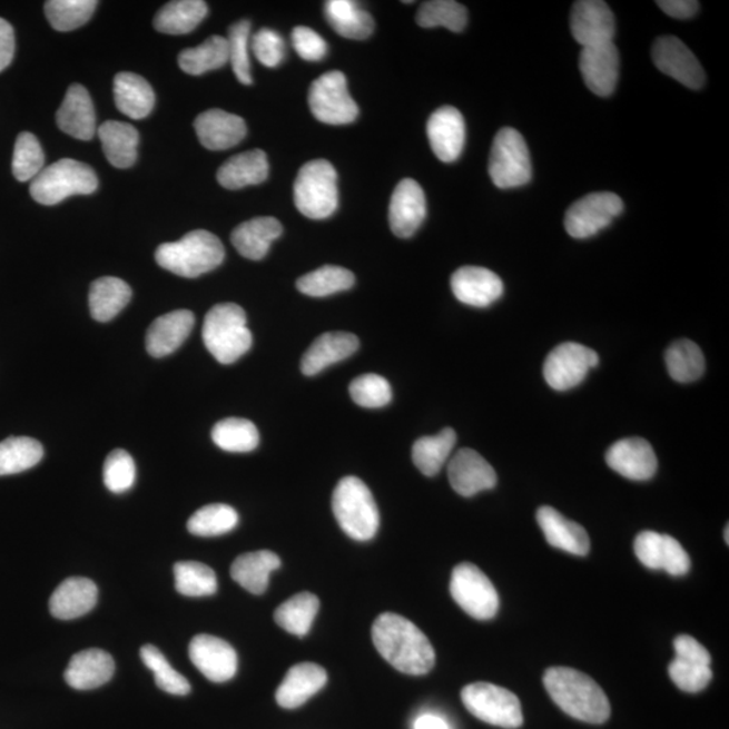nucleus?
<instances>
[{
  "label": "nucleus",
  "mask_w": 729,
  "mask_h": 729,
  "mask_svg": "<svg viewBox=\"0 0 729 729\" xmlns=\"http://www.w3.org/2000/svg\"><path fill=\"white\" fill-rule=\"evenodd\" d=\"M372 639L380 656L404 674L424 676L435 666V651L428 638L401 614H380L372 627Z\"/></svg>",
  "instance_id": "obj_1"
},
{
  "label": "nucleus",
  "mask_w": 729,
  "mask_h": 729,
  "mask_svg": "<svg viewBox=\"0 0 729 729\" xmlns=\"http://www.w3.org/2000/svg\"><path fill=\"white\" fill-rule=\"evenodd\" d=\"M543 684L549 696L572 718L602 725L611 716V703L599 683L581 671L570 668H551L544 673Z\"/></svg>",
  "instance_id": "obj_2"
},
{
  "label": "nucleus",
  "mask_w": 729,
  "mask_h": 729,
  "mask_svg": "<svg viewBox=\"0 0 729 729\" xmlns=\"http://www.w3.org/2000/svg\"><path fill=\"white\" fill-rule=\"evenodd\" d=\"M225 247L213 233L195 230L176 243L158 246L156 262L161 268L187 278L208 274L224 263Z\"/></svg>",
  "instance_id": "obj_3"
},
{
  "label": "nucleus",
  "mask_w": 729,
  "mask_h": 729,
  "mask_svg": "<svg viewBox=\"0 0 729 729\" xmlns=\"http://www.w3.org/2000/svg\"><path fill=\"white\" fill-rule=\"evenodd\" d=\"M246 322L245 311L238 304H218L208 311L203 325V342L219 364H234L250 351L253 335Z\"/></svg>",
  "instance_id": "obj_4"
},
{
  "label": "nucleus",
  "mask_w": 729,
  "mask_h": 729,
  "mask_svg": "<svg viewBox=\"0 0 729 729\" xmlns=\"http://www.w3.org/2000/svg\"><path fill=\"white\" fill-rule=\"evenodd\" d=\"M333 512L342 531L354 541L366 542L376 536L380 513L364 481L353 475L342 479L333 493Z\"/></svg>",
  "instance_id": "obj_5"
},
{
  "label": "nucleus",
  "mask_w": 729,
  "mask_h": 729,
  "mask_svg": "<svg viewBox=\"0 0 729 729\" xmlns=\"http://www.w3.org/2000/svg\"><path fill=\"white\" fill-rule=\"evenodd\" d=\"M98 176L90 165L62 158L43 168L30 184V195L43 206H55L73 195H90L97 191Z\"/></svg>",
  "instance_id": "obj_6"
},
{
  "label": "nucleus",
  "mask_w": 729,
  "mask_h": 729,
  "mask_svg": "<svg viewBox=\"0 0 729 729\" xmlns=\"http://www.w3.org/2000/svg\"><path fill=\"white\" fill-rule=\"evenodd\" d=\"M294 198L304 217L315 220L332 217L339 203L337 170L326 160L303 165L296 177Z\"/></svg>",
  "instance_id": "obj_7"
},
{
  "label": "nucleus",
  "mask_w": 729,
  "mask_h": 729,
  "mask_svg": "<svg viewBox=\"0 0 729 729\" xmlns=\"http://www.w3.org/2000/svg\"><path fill=\"white\" fill-rule=\"evenodd\" d=\"M461 699L467 711L486 725L505 729L523 726L522 706L509 689L493 683L475 682L462 689Z\"/></svg>",
  "instance_id": "obj_8"
},
{
  "label": "nucleus",
  "mask_w": 729,
  "mask_h": 729,
  "mask_svg": "<svg viewBox=\"0 0 729 729\" xmlns=\"http://www.w3.org/2000/svg\"><path fill=\"white\" fill-rule=\"evenodd\" d=\"M490 175L502 189L523 187L532 176L529 146L515 129L505 128L494 137L490 157Z\"/></svg>",
  "instance_id": "obj_9"
},
{
  "label": "nucleus",
  "mask_w": 729,
  "mask_h": 729,
  "mask_svg": "<svg viewBox=\"0 0 729 729\" xmlns=\"http://www.w3.org/2000/svg\"><path fill=\"white\" fill-rule=\"evenodd\" d=\"M450 593L469 617L490 620L498 614L500 600L496 588L473 563H461L453 570Z\"/></svg>",
  "instance_id": "obj_10"
},
{
  "label": "nucleus",
  "mask_w": 729,
  "mask_h": 729,
  "mask_svg": "<svg viewBox=\"0 0 729 729\" xmlns=\"http://www.w3.org/2000/svg\"><path fill=\"white\" fill-rule=\"evenodd\" d=\"M308 105L314 117L326 125H348L357 119L359 110L347 90L346 76L329 71L313 82Z\"/></svg>",
  "instance_id": "obj_11"
},
{
  "label": "nucleus",
  "mask_w": 729,
  "mask_h": 729,
  "mask_svg": "<svg viewBox=\"0 0 729 729\" xmlns=\"http://www.w3.org/2000/svg\"><path fill=\"white\" fill-rule=\"evenodd\" d=\"M624 210L623 200L612 193H595L575 201L565 217L570 237L585 239L610 226Z\"/></svg>",
  "instance_id": "obj_12"
},
{
  "label": "nucleus",
  "mask_w": 729,
  "mask_h": 729,
  "mask_svg": "<svg viewBox=\"0 0 729 729\" xmlns=\"http://www.w3.org/2000/svg\"><path fill=\"white\" fill-rule=\"evenodd\" d=\"M598 365L599 356L592 348L567 342L556 346L544 361V380L555 391H569L580 385Z\"/></svg>",
  "instance_id": "obj_13"
},
{
  "label": "nucleus",
  "mask_w": 729,
  "mask_h": 729,
  "mask_svg": "<svg viewBox=\"0 0 729 729\" xmlns=\"http://www.w3.org/2000/svg\"><path fill=\"white\" fill-rule=\"evenodd\" d=\"M651 56L659 71L681 82L684 87L700 90L706 82V73H703L700 61L680 38L659 37L652 46Z\"/></svg>",
  "instance_id": "obj_14"
},
{
  "label": "nucleus",
  "mask_w": 729,
  "mask_h": 729,
  "mask_svg": "<svg viewBox=\"0 0 729 729\" xmlns=\"http://www.w3.org/2000/svg\"><path fill=\"white\" fill-rule=\"evenodd\" d=\"M638 560L651 570H664L673 577L688 574L692 562L690 556L673 536L643 531L633 544Z\"/></svg>",
  "instance_id": "obj_15"
},
{
  "label": "nucleus",
  "mask_w": 729,
  "mask_h": 729,
  "mask_svg": "<svg viewBox=\"0 0 729 729\" xmlns=\"http://www.w3.org/2000/svg\"><path fill=\"white\" fill-rule=\"evenodd\" d=\"M570 30L582 48L613 42L617 21L610 6L600 0H580L570 14Z\"/></svg>",
  "instance_id": "obj_16"
},
{
  "label": "nucleus",
  "mask_w": 729,
  "mask_h": 729,
  "mask_svg": "<svg viewBox=\"0 0 729 729\" xmlns=\"http://www.w3.org/2000/svg\"><path fill=\"white\" fill-rule=\"evenodd\" d=\"M188 652L196 669L207 680L220 683L237 674V652L224 639L201 633L191 640Z\"/></svg>",
  "instance_id": "obj_17"
},
{
  "label": "nucleus",
  "mask_w": 729,
  "mask_h": 729,
  "mask_svg": "<svg viewBox=\"0 0 729 729\" xmlns=\"http://www.w3.org/2000/svg\"><path fill=\"white\" fill-rule=\"evenodd\" d=\"M450 485L464 498L493 490L498 475L484 456L475 450L461 449L453 455L447 467Z\"/></svg>",
  "instance_id": "obj_18"
},
{
  "label": "nucleus",
  "mask_w": 729,
  "mask_h": 729,
  "mask_svg": "<svg viewBox=\"0 0 729 729\" xmlns=\"http://www.w3.org/2000/svg\"><path fill=\"white\" fill-rule=\"evenodd\" d=\"M612 471L632 481L654 477L658 460L654 449L643 437H625L614 443L605 454Z\"/></svg>",
  "instance_id": "obj_19"
},
{
  "label": "nucleus",
  "mask_w": 729,
  "mask_h": 729,
  "mask_svg": "<svg viewBox=\"0 0 729 729\" xmlns=\"http://www.w3.org/2000/svg\"><path fill=\"white\" fill-rule=\"evenodd\" d=\"M427 205L423 189L415 180L404 179L393 191L390 205V225L398 238L414 236L426 218Z\"/></svg>",
  "instance_id": "obj_20"
},
{
  "label": "nucleus",
  "mask_w": 729,
  "mask_h": 729,
  "mask_svg": "<svg viewBox=\"0 0 729 729\" xmlns=\"http://www.w3.org/2000/svg\"><path fill=\"white\" fill-rule=\"evenodd\" d=\"M619 62L618 48L613 42L582 48L580 71L589 90L601 98L610 97L618 85Z\"/></svg>",
  "instance_id": "obj_21"
},
{
  "label": "nucleus",
  "mask_w": 729,
  "mask_h": 729,
  "mask_svg": "<svg viewBox=\"0 0 729 729\" xmlns=\"http://www.w3.org/2000/svg\"><path fill=\"white\" fill-rule=\"evenodd\" d=\"M427 136L431 149L441 161L459 160L465 146V119L454 107H441L428 119Z\"/></svg>",
  "instance_id": "obj_22"
},
{
  "label": "nucleus",
  "mask_w": 729,
  "mask_h": 729,
  "mask_svg": "<svg viewBox=\"0 0 729 729\" xmlns=\"http://www.w3.org/2000/svg\"><path fill=\"white\" fill-rule=\"evenodd\" d=\"M452 290L466 306L485 308L503 296L502 278L481 266H462L452 276Z\"/></svg>",
  "instance_id": "obj_23"
},
{
  "label": "nucleus",
  "mask_w": 729,
  "mask_h": 729,
  "mask_svg": "<svg viewBox=\"0 0 729 729\" xmlns=\"http://www.w3.org/2000/svg\"><path fill=\"white\" fill-rule=\"evenodd\" d=\"M194 325L195 316L188 309H176L160 316L146 333V351L156 358L169 356L186 342Z\"/></svg>",
  "instance_id": "obj_24"
},
{
  "label": "nucleus",
  "mask_w": 729,
  "mask_h": 729,
  "mask_svg": "<svg viewBox=\"0 0 729 729\" xmlns=\"http://www.w3.org/2000/svg\"><path fill=\"white\" fill-rule=\"evenodd\" d=\"M56 120L59 129L66 135L81 141H90L97 131V117L86 87L73 85L68 88Z\"/></svg>",
  "instance_id": "obj_25"
},
{
  "label": "nucleus",
  "mask_w": 729,
  "mask_h": 729,
  "mask_svg": "<svg viewBox=\"0 0 729 729\" xmlns=\"http://www.w3.org/2000/svg\"><path fill=\"white\" fill-rule=\"evenodd\" d=\"M194 126L200 144L210 150L230 149L246 137L245 120L224 110L201 112Z\"/></svg>",
  "instance_id": "obj_26"
},
{
  "label": "nucleus",
  "mask_w": 729,
  "mask_h": 729,
  "mask_svg": "<svg viewBox=\"0 0 729 729\" xmlns=\"http://www.w3.org/2000/svg\"><path fill=\"white\" fill-rule=\"evenodd\" d=\"M326 683L327 673L322 666L309 662L292 666L277 688L276 701L284 709L299 708L321 692Z\"/></svg>",
  "instance_id": "obj_27"
},
{
  "label": "nucleus",
  "mask_w": 729,
  "mask_h": 729,
  "mask_svg": "<svg viewBox=\"0 0 729 729\" xmlns=\"http://www.w3.org/2000/svg\"><path fill=\"white\" fill-rule=\"evenodd\" d=\"M536 520L550 546L573 555H588L591 550V539L580 524L561 515L551 506H541L538 510Z\"/></svg>",
  "instance_id": "obj_28"
},
{
  "label": "nucleus",
  "mask_w": 729,
  "mask_h": 729,
  "mask_svg": "<svg viewBox=\"0 0 729 729\" xmlns=\"http://www.w3.org/2000/svg\"><path fill=\"white\" fill-rule=\"evenodd\" d=\"M98 602V587L82 577L62 581L50 598L49 608L56 619L73 620L85 617Z\"/></svg>",
  "instance_id": "obj_29"
},
{
  "label": "nucleus",
  "mask_w": 729,
  "mask_h": 729,
  "mask_svg": "<svg viewBox=\"0 0 729 729\" xmlns=\"http://www.w3.org/2000/svg\"><path fill=\"white\" fill-rule=\"evenodd\" d=\"M359 339L356 335L345 332L326 333L314 341L302 359V372L306 376L325 371L326 367L339 363L358 351Z\"/></svg>",
  "instance_id": "obj_30"
},
{
  "label": "nucleus",
  "mask_w": 729,
  "mask_h": 729,
  "mask_svg": "<svg viewBox=\"0 0 729 729\" xmlns=\"http://www.w3.org/2000/svg\"><path fill=\"white\" fill-rule=\"evenodd\" d=\"M116 663L109 652L90 649L73 656L66 670V681L76 690H91L111 680Z\"/></svg>",
  "instance_id": "obj_31"
},
{
  "label": "nucleus",
  "mask_w": 729,
  "mask_h": 729,
  "mask_svg": "<svg viewBox=\"0 0 729 729\" xmlns=\"http://www.w3.org/2000/svg\"><path fill=\"white\" fill-rule=\"evenodd\" d=\"M282 234L283 226L276 218H255L244 221L233 231L231 243L240 256L258 262L268 255L272 243Z\"/></svg>",
  "instance_id": "obj_32"
},
{
  "label": "nucleus",
  "mask_w": 729,
  "mask_h": 729,
  "mask_svg": "<svg viewBox=\"0 0 729 729\" xmlns=\"http://www.w3.org/2000/svg\"><path fill=\"white\" fill-rule=\"evenodd\" d=\"M114 98L118 110L131 119H144L155 109L154 88L136 73L120 72L116 76Z\"/></svg>",
  "instance_id": "obj_33"
},
{
  "label": "nucleus",
  "mask_w": 729,
  "mask_h": 729,
  "mask_svg": "<svg viewBox=\"0 0 729 729\" xmlns=\"http://www.w3.org/2000/svg\"><path fill=\"white\" fill-rule=\"evenodd\" d=\"M280 556L269 550L239 555L233 562L231 579L253 594H263L269 585L272 573L280 569Z\"/></svg>",
  "instance_id": "obj_34"
},
{
  "label": "nucleus",
  "mask_w": 729,
  "mask_h": 729,
  "mask_svg": "<svg viewBox=\"0 0 729 729\" xmlns=\"http://www.w3.org/2000/svg\"><path fill=\"white\" fill-rule=\"evenodd\" d=\"M269 164L263 150H249L227 160L218 170V181L227 189L257 186L268 179Z\"/></svg>",
  "instance_id": "obj_35"
},
{
  "label": "nucleus",
  "mask_w": 729,
  "mask_h": 729,
  "mask_svg": "<svg viewBox=\"0 0 729 729\" xmlns=\"http://www.w3.org/2000/svg\"><path fill=\"white\" fill-rule=\"evenodd\" d=\"M98 135L107 160L112 167L126 169L137 160L138 131L135 126L118 120H107Z\"/></svg>",
  "instance_id": "obj_36"
},
{
  "label": "nucleus",
  "mask_w": 729,
  "mask_h": 729,
  "mask_svg": "<svg viewBox=\"0 0 729 729\" xmlns=\"http://www.w3.org/2000/svg\"><path fill=\"white\" fill-rule=\"evenodd\" d=\"M325 16L332 28L348 40H365L374 31L370 12L353 0H328Z\"/></svg>",
  "instance_id": "obj_37"
},
{
  "label": "nucleus",
  "mask_w": 729,
  "mask_h": 729,
  "mask_svg": "<svg viewBox=\"0 0 729 729\" xmlns=\"http://www.w3.org/2000/svg\"><path fill=\"white\" fill-rule=\"evenodd\" d=\"M130 285L118 277H100L91 285L90 311L98 322H109L120 313L131 301Z\"/></svg>",
  "instance_id": "obj_38"
},
{
  "label": "nucleus",
  "mask_w": 729,
  "mask_h": 729,
  "mask_svg": "<svg viewBox=\"0 0 729 729\" xmlns=\"http://www.w3.org/2000/svg\"><path fill=\"white\" fill-rule=\"evenodd\" d=\"M207 12V3L201 0H176L157 12L155 29L164 35H188L199 27Z\"/></svg>",
  "instance_id": "obj_39"
},
{
  "label": "nucleus",
  "mask_w": 729,
  "mask_h": 729,
  "mask_svg": "<svg viewBox=\"0 0 729 729\" xmlns=\"http://www.w3.org/2000/svg\"><path fill=\"white\" fill-rule=\"evenodd\" d=\"M455 443V431L449 427L443 428L440 434L420 437L412 447V460L424 475L433 477L446 464Z\"/></svg>",
  "instance_id": "obj_40"
},
{
  "label": "nucleus",
  "mask_w": 729,
  "mask_h": 729,
  "mask_svg": "<svg viewBox=\"0 0 729 729\" xmlns=\"http://www.w3.org/2000/svg\"><path fill=\"white\" fill-rule=\"evenodd\" d=\"M321 602L315 594L302 592L283 602L275 612V620L283 630L295 637H306L313 627Z\"/></svg>",
  "instance_id": "obj_41"
},
{
  "label": "nucleus",
  "mask_w": 729,
  "mask_h": 729,
  "mask_svg": "<svg viewBox=\"0 0 729 729\" xmlns=\"http://www.w3.org/2000/svg\"><path fill=\"white\" fill-rule=\"evenodd\" d=\"M228 62L227 38L213 36L199 47L184 49L179 55V66L184 72L199 76L215 71Z\"/></svg>",
  "instance_id": "obj_42"
},
{
  "label": "nucleus",
  "mask_w": 729,
  "mask_h": 729,
  "mask_svg": "<svg viewBox=\"0 0 729 729\" xmlns=\"http://www.w3.org/2000/svg\"><path fill=\"white\" fill-rule=\"evenodd\" d=\"M43 447L29 436H10L0 442V477L18 474L40 464Z\"/></svg>",
  "instance_id": "obj_43"
},
{
  "label": "nucleus",
  "mask_w": 729,
  "mask_h": 729,
  "mask_svg": "<svg viewBox=\"0 0 729 729\" xmlns=\"http://www.w3.org/2000/svg\"><path fill=\"white\" fill-rule=\"evenodd\" d=\"M666 366L671 378L688 384L701 378L706 372V358L694 342L682 339L674 342L666 352Z\"/></svg>",
  "instance_id": "obj_44"
},
{
  "label": "nucleus",
  "mask_w": 729,
  "mask_h": 729,
  "mask_svg": "<svg viewBox=\"0 0 729 729\" xmlns=\"http://www.w3.org/2000/svg\"><path fill=\"white\" fill-rule=\"evenodd\" d=\"M211 436L215 445L228 453H249L259 443L255 423L243 417H227L215 424Z\"/></svg>",
  "instance_id": "obj_45"
},
{
  "label": "nucleus",
  "mask_w": 729,
  "mask_h": 729,
  "mask_svg": "<svg viewBox=\"0 0 729 729\" xmlns=\"http://www.w3.org/2000/svg\"><path fill=\"white\" fill-rule=\"evenodd\" d=\"M356 277L351 270L341 266L326 265L304 275L297 280V289L311 297H326L338 292L351 289Z\"/></svg>",
  "instance_id": "obj_46"
},
{
  "label": "nucleus",
  "mask_w": 729,
  "mask_h": 729,
  "mask_svg": "<svg viewBox=\"0 0 729 729\" xmlns=\"http://www.w3.org/2000/svg\"><path fill=\"white\" fill-rule=\"evenodd\" d=\"M174 574L176 591L188 598H205L218 591L217 574L205 563L177 562Z\"/></svg>",
  "instance_id": "obj_47"
},
{
  "label": "nucleus",
  "mask_w": 729,
  "mask_h": 729,
  "mask_svg": "<svg viewBox=\"0 0 729 729\" xmlns=\"http://www.w3.org/2000/svg\"><path fill=\"white\" fill-rule=\"evenodd\" d=\"M239 516L233 506L210 504L203 506L189 518L187 528L193 535L210 538L225 535L237 528Z\"/></svg>",
  "instance_id": "obj_48"
},
{
  "label": "nucleus",
  "mask_w": 729,
  "mask_h": 729,
  "mask_svg": "<svg viewBox=\"0 0 729 729\" xmlns=\"http://www.w3.org/2000/svg\"><path fill=\"white\" fill-rule=\"evenodd\" d=\"M416 22L422 28H446L460 33L466 28L467 10L454 0H431L417 10Z\"/></svg>",
  "instance_id": "obj_49"
},
{
  "label": "nucleus",
  "mask_w": 729,
  "mask_h": 729,
  "mask_svg": "<svg viewBox=\"0 0 729 729\" xmlns=\"http://www.w3.org/2000/svg\"><path fill=\"white\" fill-rule=\"evenodd\" d=\"M97 6L95 0H50L46 14L53 29L71 31L90 21Z\"/></svg>",
  "instance_id": "obj_50"
},
{
  "label": "nucleus",
  "mask_w": 729,
  "mask_h": 729,
  "mask_svg": "<svg viewBox=\"0 0 729 729\" xmlns=\"http://www.w3.org/2000/svg\"><path fill=\"white\" fill-rule=\"evenodd\" d=\"M141 659L146 668L155 674L156 684L164 692L174 696H187L191 692V684H189L187 678L177 673L168 659L155 646H144Z\"/></svg>",
  "instance_id": "obj_51"
},
{
  "label": "nucleus",
  "mask_w": 729,
  "mask_h": 729,
  "mask_svg": "<svg viewBox=\"0 0 729 729\" xmlns=\"http://www.w3.org/2000/svg\"><path fill=\"white\" fill-rule=\"evenodd\" d=\"M250 29V22L244 19L233 24L227 37L228 61L231 62L234 75L245 86H250L253 82L249 59Z\"/></svg>",
  "instance_id": "obj_52"
},
{
  "label": "nucleus",
  "mask_w": 729,
  "mask_h": 729,
  "mask_svg": "<svg viewBox=\"0 0 729 729\" xmlns=\"http://www.w3.org/2000/svg\"><path fill=\"white\" fill-rule=\"evenodd\" d=\"M46 155L38 139L31 132L18 136L14 157H12V174L18 181H29L41 173Z\"/></svg>",
  "instance_id": "obj_53"
},
{
  "label": "nucleus",
  "mask_w": 729,
  "mask_h": 729,
  "mask_svg": "<svg viewBox=\"0 0 729 729\" xmlns=\"http://www.w3.org/2000/svg\"><path fill=\"white\" fill-rule=\"evenodd\" d=\"M348 392L353 402L364 408H382L392 401L391 384L378 374L367 373L353 380Z\"/></svg>",
  "instance_id": "obj_54"
},
{
  "label": "nucleus",
  "mask_w": 729,
  "mask_h": 729,
  "mask_svg": "<svg viewBox=\"0 0 729 729\" xmlns=\"http://www.w3.org/2000/svg\"><path fill=\"white\" fill-rule=\"evenodd\" d=\"M137 472L132 456L122 449L114 450L107 456L104 467V480L107 490L112 493H125L136 483Z\"/></svg>",
  "instance_id": "obj_55"
},
{
  "label": "nucleus",
  "mask_w": 729,
  "mask_h": 729,
  "mask_svg": "<svg viewBox=\"0 0 729 729\" xmlns=\"http://www.w3.org/2000/svg\"><path fill=\"white\" fill-rule=\"evenodd\" d=\"M669 676L678 689L687 693H699L712 681L711 666L681 661L674 658L669 664Z\"/></svg>",
  "instance_id": "obj_56"
},
{
  "label": "nucleus",
  "mask_w": 729,
  "mask_h": 729,
  "mask_svg": "<svg viewBox=\"0 0 729 729\" xmlns=\"http://www.w3.org/2000/svg\"><path fill=\"white\" fill-rule=\"evenodd\" d=\"M250 49L263 66L276 68L285 57V42L277 31L264 28L252 38Z\"/></svg>",
  "instance_id": "obj_57"
},
{
  "label": "nucleus",
  "mask_w": 729,
  "mask_h": 729,
  "mask_svg": "<svg viewBox=\"0 0 729 729\" xmlns=\"http://www.w3.org/2000/svg\"><path fill=\"white\" fill-rule=\"evenodd\" d=\"M292 43L296 53L306 61H319L327 55V42L315 30L307 27H296L292 31Z\"/></svg>",
  "instance_id": "obj_58"
},
{
  "label": "nucleus",
  "mask_w": 729,
  "mask_h": 729,
  "mask_svg": "<svg viewBox=\"0 0 729 729\" xmlns=\"http://www.w3.org/2000/svg\"><path fill=\"white\" fill-rule=\"evenodd\" d=\"M676 658L681 661L711 666L708 650L692 637L680 636L674 639Z\"/></svg>",
  "instance_id": "obj_59"
},
{
  "label": "nucleus",
  "mask_w": 729,
  "mask_h": 729,
  "mask_svg": "<svg viewBox=\"0 0 729 729\" xmlns=\"http://www.w3.org/2000/svg\"><path fill=\"white\" fill-rule=\"evenodd\" d=\"M16 53L14 29L4 19L0 18V72L11 65Z\"/></svg>",
  "instance_id": "obj_60"
},
{
  "label": "nucleus",
  "mask_w": 729,
  "mask_h": 729,
  "mask_svg": "<svg viewBox=\"0 0 729 729\" xmlns=\"http://www.w3.org/2000/svg\"><path fill=\"white\" fill-rule=\"evenodd\" d=\"M657 4L666 14L676 19L693 18L700 10V3L696 0H661Z\"/></svg>",
  "instance_id": "obj_61"
},
{
  "label": "nucleus",
  "mask_w": 729,
  "mask_h": 729,
  "mask_svg": "<svg viewBox=\"0 0 729 729\" xmlns=\"http://www.w3.org/2000/svg\"><path fill=\"white\" fill-rule=\"evenodd\" d=\"M414 729H450V727L441 716L424 713L415 720Z\"/></svg>",
  "instance_id": "obj_62"
},
{
  "label": "nucleus",
  "mask_w": 729,
  "mask_h": 729,
  "mask_svg": "<svg viewBox=\"0 0 729 729\" xmlns=\"http://www.w3.org/2000/svg\"><path fill=\"white\" fill-rule=\"evenodd\" d=\"M728 531H729V528H728V525H727V528H726V535H725V536H726V543H727V544L729 543Z\"/></svg>",
  "instance_id": "obj_63"
}]
</instances>
